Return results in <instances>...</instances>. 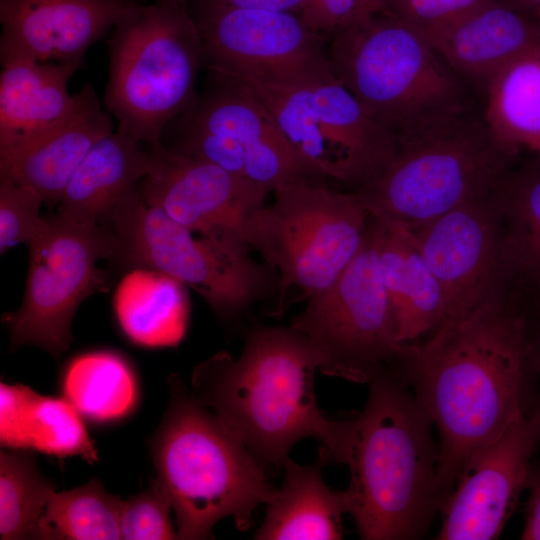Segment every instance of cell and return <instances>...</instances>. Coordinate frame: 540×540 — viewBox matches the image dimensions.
Listing matches in <instances>:
<instances>
[{"instance_id":"obj_37","label":"cell","mask_w":540,"mask_h":540,"mask_svg":"<svg viewBox=\"0 0 540 540\" xmlns=\"http://www.w3.org/2000/svg\"><path fill=\"white\" fill-rule=\"evenodd\" d=\"M188 2L242 8H265L300 13L302 0H186Z\"/></svg>"},{"instance_id":"obj_28","label":"cell","mask_w":540,"mask_h":540,"mask_svg":"<svg viewBox=\"0 0 540 540\" xmlns=\"http://www.w3.org/2000/svg\"><path fill=\"white\" fill-rule=\"evenodd\" d=\"M122 502L98 479L68 491H53L39 520L36 539H121Z\"/></svg>"},{"instance_id":"obj_38","label":"cell","mask_w":540,"mask_h":540,"mask_svg":"<svg viewBox=\"0 0 540 540\" xmlns=\"http://www.w3.org/2000/svg\"><path fill=\"white\" fill-rule=\"evenodd\" d=\"M531 342L533 357L540 376V317L531 318ZM535 407L540 409V390Z\"/></svg>"},{"instance_id":"obj_14","label":"cell","mask_w":540,"mask_h":540,"mask_svg":"<svg viewBox=\"0 0 540 540\" xmlns=\"http://www.w3.org/2000/svg\"><path fill=\"white\" fill-rule=\"evenodd\" d=\"M186 2L209 73L276 84L335 77L322 37L300 14Z\"/></svg>"},{"instance_id":"obj_41","label":"cell","mask_w":540,"mask_h":540,"mask_svg":"<svg viewBox=\"0 0 540 540\" xmlns=\"http://www.w3.org/2000/svg\"><path fill=\"white\" fill-rule=\"evenodd\" d=\"M537 16L540 18V11L537 13Z\"/></svg>"},{"instance_id":"obj_8","label":"cell","mask_w":540,"mask_h":540,"mask_svg":"<svg viewBox=\"0 0 540 540\" xmlns=\"http://www.w3.org/2000/svg\"><path fill=\"white\" fill-rule=\"evenodd\" d=\"M275 199L246 223L243 240L279 272V311L289 287L308 299L327 289L358 252L369 212L353 193L315 180L274 190Z\"/></svg>"},{"instance_id":"obj_5","label":"cell","mask_w":540,"mask_h":540,"mask_svg":"<svg viewBox=\"0 0 540 540\" xmlns=\"http://www.w3.org/2000/svg\"><path fill=\"white\" fill-rule=\"evenodd\" d=\"M336 78L395 136L471 109L469 90L417 29L383 11L330 35Z\"/></svg>"},{"instance_id":"obj_30","label":"cell","mask_w":540,"mask_h":540,"mask_svg":"<svg viewBox=\"0 0 540 540\" xmlns=\"http://www.w3.org/2000/svg\"><path fill=\"white\" fill-rule=\"evenodd\" d=\"M83 417L64 397L38 394L30 421V450L58 458L80 456L97 461V451Z\"/></svg>"},{"instance_id":"obj_7","label":"cell","mask_w":540,"mask_h":540,"mask_svg":"<svg viewBox=\"0 0 540 540\" xmlns=\"http://www.w3.org/2000/svg\"><path fill=\"white\" fill-rule=\"evenodd\" d=\"M106 111L117 129L148 147L195 98L201 40L186 0L139 4L108 40Z\"/></svg>"},{"instance_id":"obj_18","label":"cell","mask_w":540,"mask_h":540,"mask_svg":"<svg viewBox=\"0 0 540 540\" xmlns=\"http://www.w3.org/2000/svg\"><path fill=\"white\" fill-rule=\"evenodd\" d=\"M136 0H0V60L85 67L84 57Z\"/></svg>"},{"instance_id":"obj_6","label":"cell","mask_w":540,"mask_h":540,"mask_svg":"<svg viewBox=\"0 0 540 540\" xmlns=\"http://www.w3.org/2000/svg\"><path fill=\"white\" fill-rule=\"evenodd\" d=\"M516 156L469 109L397 135L389 162L354 193L370 214L415 228L489 193Z\"/></svg>"},{"instance_id":"obj_39","label":"cell","mask_w":540,"mask_h":540,"mask_svg":"<svg viewBox=\"0 0 540 540\" xmlns=\"http://www.w3.org/2000/svg\"><path fill=\"white\" fill-rule=\"evenodd\" d=\"M390 1L391 0H360V7L357 16L383 12L387 9Z\"/></svg>"},{"instance_id":"obj_12","label":"cell","mask_w":540,"mask_h":540,"mask_svg":"<svg viewBox=\"0 0 540 540\" xmlns=\"http://www.w3.org/2000/svg\"><path fill=\"white\" fill-rule=\"evenodd\" d=\"M209 76L206 90L169 124L167 149L273 191L317 179L253 94L230 78Z\"/></svg>"},{"instance_id":"obj_26","label":"cell","mask_w":540,"mask_h":540,"mask_svg":"<svg viewBox=\"0 0 540 540\" xmlns=\"http://www.w3.org/2000/svg\"><path fill=\"white\" fill-rule=\"evenodd\" d=\"M483 117L496 138L540 159V48L501 69L486 90Z\"/></svg>"},{"instance_id":"obj_32","label":"cell","mask_w":540,"mask_h":540,"mask_svg":"<svg viewBox=\"0 0 540 540\" xmlns=\"http://www.w3.org/2000/svg\"><path fill=\"white\" fill-rule=\"evenodd\" d=\"M43 199L34 190L0 180V253L29 244L43 229L47 218L40 215Z\"/></svg>"},{"instance_id":"obj_20","label":"cell","mask_w":540,"mask_h":540,"mask_svg":"<svg viewBox=\"0 0 540 540\" xmlns=\"http://www.w3.org/2000/svg\"><path fill=\"white\" fill-rule=\"evenodd\" d=\"M429 41L462 80L485 92L501 69L540 48V18L488 0Z\"/></svg>"},{"instance_id":"obj_15","label":"cell","mask_w":540,"mask_h":540,"mask_svg":"<svg viewBox=\"0 0 540 540\" xmlns=\"http://www.w3.org/2000/svg\"><path fill=\"white\" fill-rule=\"evenodd\" d=\"M540 445V409L513 422L465 463L439 512L438 540L497 539L515 511Z\"/></svg>"},{"instance_id":"obj_21","label":"cell","mask_w":540,"mask_h":540,"mask_svg":"<svg viewBox=\"0 0 540 540\" xmlns=\"http://www.w3.org/2000/svg\"><path fill=\"white\" fill-rule=\"evenodd\" d=\"M152 162L150 147L116 129L79 165L59 202L58 215L82 226L107 225L139 192Z\"/></svg>"},{"instance_id":"obj_17","label":"cell","mask_w":540,"mask_h":540,"mask_svg":"<svg viewBox=\"0 0 540 540\" xmlns=\"http://www.w3.org/2000/svg\"><path fill=\"white\" fill-rule=\"evenodd\" d=\"M150 149L152 166L140 187L146 202L194 233L243 240L246 223L265 206L269 189L207 161L174 153L163 143Z\"/></svg>"},{"instance_id":"obj_4","label":"cell","mask_w":540,"mask_h":540,"mask_svg":"<svg viewBox=\"0 0 540 540\" xmlns=\"http://www.w3.org/2000/svg\"><path fill=\"white\" fill-rule=\"evenodd\" d=\"M168 385L170 403L150 448L178 539L211 538L214 525L226 517L248 530L255 509L276 491L266 469L177 375Z\"/></svg>"},{"instance_id":"obj_34","label":"cell","mask_w":540,"mask_h":540,"mask_svg":"<svg viewBox=\"0 0 540 540\" xmlns=\"http://www.w3.org/2000/svg\"><path fill=\"white\" fill-rule=\"evenodd\" d=\"M38 393L23 384L0 385V442L3 448L30 450V421Z\"/></svg>"},{"instance_id":"obj_23","label":"cell","mask_w":540,"mask_h":540,"mask_svg":"<svg viewBox=\"0 0 540 540\" xmlns=\"http://www.w3.org/2000/svg\"><path fill=\"white\" fill-rule=\"evenodd\" d=\"M325 460L300 465L290 458L283 465L282 485L266 504L257 540H339L343 537L342 516L349 514L346 489L329 488L322 478Z\"/></svg>"},{"instance_id":"obj_24","label":"cell","mask_w":540,"mask_h":540,"mask_svg":"<svg viewBox=\"0 0 540 540\" xmlns=\"http://www.w3.org/2000/svg\"><path fill=\"white\" fill-rule=\"evenodd\" d=\"M80 68L55 62H14L0 74V150L47 130L78 102L68 83Z\"/></svg>"},{"instance_id":"obj_31","label":"cell","mask_w":540,"mask_h":540,"mask_svg":"<svg viewBox=\"0 0 540 540\" xmlns=\"http://www.w3.org/2000/svg\"><path fill=\"white\" fill-rule=\"evenodd\" d=\"M170 499L157 479L126 500L120 513V535L125 540L178 539L171 520Z\"/></svg>"},{"instance_id":"obj_22","label":"cell","mask_w":540,"mask_h":540,"mask_svg":"<svg viewBox=\"0 0 540 540\" xmlns=\"http://www.w3.org/2000/svg\"><path fill=\"white\" fill-rule=\"evenodd\" d=\"M492 194L500 218L504 288L531 318L540 317V159L511 166Z\"/></svg>"},{"instance_id":"obj_11","label":"cell","mask_w":540,"mask_h":540,"mask_svg":"<svg viewBox=\"0 0 540 540\" xmlns=\"http://www.w3.org/2000/svg\"><path fill=\"white\" fill-rule=\"evenodd\" d=\"M383 230V220L370 214L354 258L291 321L290 327L312 344L319 370L328 376L368 383L380 371L392 372L405 351L395 336L382 277Z\"/></svg>"},{"instance_id":"obj_1","label":"cell","mask_w":540,"mask_h":540,"mask_svg":"<svg viewBox=\"0 0 540 540\" xmlns=\"http://www.w3.org/2000/svg\"><path fill=\"white\" fill-rule=\"evenodd\" d=\"M392 374L436 426L444 498L469 457L534 410L531 318L504 288L406 346Z\"/></svg>"},{"instance_id":"obj_27","label":"cell","mask_w":540,"mask_h":540,"mask_svg":"<svg viewBox=\"0 0 540 540\" xmlns=\"http://www.w3.org/2000/svg\"><path fill=\"white\" fill-rule=\"evenodd\" d=\"M63 397L94 423H112L131 414L138 400L135 374L128 361L109 350L75 356L61 376Z\"/></svg>"},{"instance_id":"obj_36","label":"cell","mask_w":540,"mask_h":540,"mask_svg":"<svg viewBox=\"0 0 540 540\" xmlns=\"http://www.w3.org/2000/svg\"><path fill=\"white\" fill-rule=\"evenodd\" d=\"M525 489L528 490V500L520 539L540 540V460L532 461Z\"/></svg>"},{"instance_id":"obj_2","label":"cell","mask_w":540,"mask_h":540,"mask_svg":"<svg viewBox=\"0 0 540 540\" xmlns=\"http://www.w3.org/2000/svg\"><path fill=\"white\" fill-rule=\"evenodd\" d=\"M320 357L291 327L253 329L237 359L219 352L196 366L193 394L267 470L283 467L301 440L319 443L326 464L349 461L355 417L336 420L318 407Z\"/></svg>"},{"instance_id":"obj_35","label":"cell","mask_w":540,"mask_h":540,"mask_svg":"<svg viewBox=\"0 0 540 540\" xmlns=\"http://www.w3.org/2000/svg\"><path fill=\"white\" fill-rule=\"evenodd\" d=\"M360 0H302L300 16L319 36L331 35L358 14Z\"/></svg>"},{"instance_id":"obj_10","label":"cell","mask_w":540,"mask_h":540,"mask_svg":"<svg viewBox=\"0 0 540 540\" xmlns=\"http://www.w3.org/2000/svg\"><path fill=\"white\" fill-rule=\"evenodd\" d=\"M230 79L266 107L316 178H332L357 189L379 173L394 153L392 130L336 76L295 84Z\"/></svg>"},{"instance_id":"obj_16","label":"cell","mask_w":540,"mask_h":540,"mask_svg":"<svg viewBox=\"0 0 540 540\" xmlns=\"http://www.w3.org/2000/svg\"><path fill=\"white\" fill-rule=\"evenodd\" d=\"M492 190L408 227L441 286L444 321L469 312L503 287L501 226Z\"/></svg>"},{"instance_id":"obj_13","label":"cell","mask_w":540,"mask_h":540,"mask_svg":"<svg viewBox=\"0 0 540 540\" xmlns=\"http://www.w3.org/2000/svg\"><path fill=\"white\" fill-rule=\"evenodd\" d=\"M28 245L24 298L4 323L12 346H38L58 358L72 341L79 305L109 286L97 263L114 257L115 238L107 226H82L57 214Z\"/></svg>"},{"instance_id":"obj_3","label":"cell","mask_w":540,"mask_h":540,"mask_svg":"<svg viewBox=\"0 0 540 540\" xmlns=\"http://www.w3.org/2000/svg\"><path fill=\"white\" fill-rule=\"evenodd\" d=\"M367 404L355 416L346 491L365 540L424 537L444 499L433 422L409 388L389 371L368 382Z\"/></svg>"},{"instance_id":"obj_40","label":"cell","mask_w":540,"mask_h":540,"mask_svg":"<svg viewBox=\"0 0 540 540\" xmlns=\"http://www.w3.org/2000/svg\"><path fill=\"white\" fill-rule=\"evenodd\" d=\"M519 10L536 14L540 11V0H501Z\"/></svg>"},{"instance_id":"obj_19","label":"cell","mask_w":540,"mask_h":540,"mask_svg":"<svg viewBox=\"0 0 540 540\" xmlns=\"http://www.w3.org/2000/svg\"><path fill=\"white\" fill-rule=\"evenodd\" d=\"M73 110L33 138L0 150V180L34 190L48 205L59 204L73 174L92 147L114 131L108 111L90 83Z\"/></svg>"},{"instance_id":"obj_25","label":"cell","mask_w":540,"mask_h":540,"mask_svg":"<svg viewBox=\"0 0 540 540\" xmlns=\"http://www.w3.org/2000/svg\"><path fill=\"white\" fill-rule=\"evenodd\" d=\"M113 308L118 326L135 345L173 347L186 334L189 300L185 285L162 272L132 268L116 288Z\"/></svg>"},{"instance_id":"obj_9","label":"cell","mask_w":540,"mask_h":540,"mask_svg":"<svg viewBox=\"0 0 540 540\" xmlns=\"http://www.w3.org/2000/svg\"><path fill=\"white\" fill-rule=\"evenodd\" d=\"M115 238V255L130 268L162 272L200 294L223 318H235L265 294L268 269L249 256L240 238L194 232L149 204L141 191L105 225Z\"/></svg>"},{"instance_id":"obj_29","label":"cell","mask_w":540,"mask_h":540,"mask_svg":"<svg viewBox=\"0 0 540 540\" xmlns=\"http://www.w3.org/2000/svg\"><path fill=\"white\" fill-rule=\"evenodd\" d=\"M54 485L26 450L0 454V539H36L39 520Z\"/></svg>"},{"instance_id":"obj_33","label":"cell","mask_w":540,"mask_h":540,"mask_svg":"<svg viewBox=\"0 0 540 540\" xmlns=\"http://www.w3.org/2000/svg\"><path fill=\"white\" fill-rule=\"evenodd\" d=\"M488 0H391L385 11L401 18L428 40Z\"/></svg>"}]
</instances>
